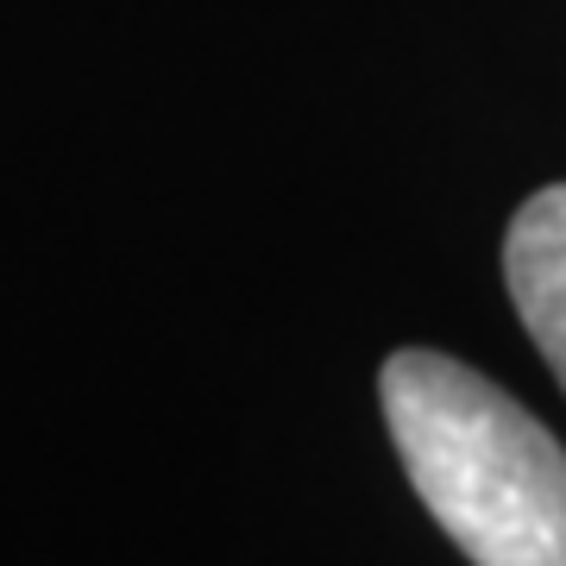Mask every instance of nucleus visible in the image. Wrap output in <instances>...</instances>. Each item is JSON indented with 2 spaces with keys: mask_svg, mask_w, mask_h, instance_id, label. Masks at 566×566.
I'll return each instance as SVG.
<instances>
[{
  "mask_svg": "<svg viewBox=\"0 0 566 566\" xmlns=\"http://www.w3.org/2000/svg\"><path fill=\"white\" fill-rule=\"evenodd\" d=\"M416 497L472 566H566V453L472 365L403 346L378 371Z\"/></svg>",
  "mask_w": 566,
  "mask_h": 566,
  "instance_id": "nucleus-1",
  "label": "nucleus"
},
{
  "mask_svg": "<svg viewBox=\"0 0 566 566\" xmlns=\"http://www.w3.org/2000/svg\"><path fill=\"white\" fill-rule=\"evenodd\" d=\"M504 283L528 340L566 390V182L535 189L504 233Z\"/></svg>",
  "mask_w": 566,
  "mask_h": 566,
  "instance_id": "nucleus-2",
  "label": "nucleus"
}]
</instances>
